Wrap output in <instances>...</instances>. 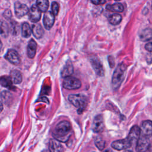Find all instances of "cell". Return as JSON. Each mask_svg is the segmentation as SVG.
<instances>
[{"instance_id":"19","label":"cell","mask_w":152,"mask_h":152,"mask_svg":"<svg viewBox=\"0 0 152 152\" xmlns=\"http://www.w3.org/2000/svg\"><path fill=\"white\" fill-rule=\"evenodd\" d=\"M43 29L40 24L35 23L33 24L31 28V33L35 38L40 39L43 34Z\"/></svg>"},{"instance_id":"12","label":"cell","mask_w":152,"mask_h":152,"mask_svg":"<svg viewBox=\"0 0 152 152\" xmlns=\"http://www.w3.org/2000/svg\"><path fill=\"white\" fill-rule=\"evenodd\" d=\"M41 12L36 5H33L28 12L30 20L35 23L39 21L41 18Z\"/></svg>"},{"instance_id":"2","label":"cell","mask_w":152,"mask_h":152,"mask_svg":"<svg viewBox=\"0 0 152 152\" xmlns=\"http://www.w3.org/2000/svg\"><path fill=\"white\" fill-rule=\"evenodd\" d=\"M126 66L124 64H119L113 72L112 78V87L115 90L119 88L125 77Z\"/></svg>"},{"instance_id":"7","label":"cell","mask_w":152,"mask_h":152,"mask_svg":"<svg viewBox=\"0 0 152 152\" xmlns=\"http://www.w3.org/2000/svg\"><path fill=\"white\" fill-rule=\"evenodd\" d=\"M104 128V122L103 117L102 115H99L96 116L93 122L92 129L94 132H100L103 131Z\"/></svg>"},{"instance_id":"4","label":"cell","mask_w":152,"mask_h":152,"mask_svg":"<svg viewBox=\"0 0 152 152\" xmlns=\"http://www.w3.org/2000/svg\"><path fill=\"white\" fill-rule=\"evenodd\" d=\"M62 86L64 88L68 90H75L79 88L81 86V83L78 79L68 76L65 78Z\"/></svg>"},{"instance_id":"25","label":"cell","mask_w":152,"mask_h":152,"mask_svg":"<svg viewBox=\"0 0 152 152\" xmlns=\"http://www.w3.org/2000/svg\"><path fill=\"white\" fill-rule=\"evenodd\" d=\"M9 27L8 24L3 20H0V35L4 37L8 36Z\"/></svg>"},{"instance_id":"17","label":"cell","mask_w":152,"mask_h":152,"mask_svg":"<svg viewBox=\"0 0 152 152\" xmlns=\"http://www.w3.org/2000/svg\"><path fill=\"white\" fill-rule=\"evenodd\" d=\"M12 81L10 77L7 75H3L0 77V84L10 90H14L15 87L12 84Z\"/></svg>"},{"instance_id":"18","label":"cell","mask_w":152,"mask_h":152,"mask_svg":"<svg viewBox=\"0 0 152 152\" xmlns=\"http://www.w3.org/2000/svg\"><path fill=\"white\" fill-rule=\"evenodd\" d=\"M139 37L142 42H147L152 39V29L147 28L141 30L139 33Z\"/></svg>"},{"instance_id":"33","label":"cell","mask_w":152,"mask_h":152,"mask_svg":"<svg viewBox=\"0 0 152 152\" xmlns=\"http://www.w3.org/2000/svg\"><path fill=\"white\" fill-rule=\"evenodd\" d=\"M2 110H3V105L2 102L0 101V112H1Z\"/></svg>"},{"instance_id":"9","label":"cell","mask_w":152,"mask_h":152,"mask_svg":"<svg viewBox=\"0 0 152 152\" xmlns=\"http://www.w3.org/2000/svg\"><path fill=\"white\" fill-rule=\"evenodd\" d=\"M5 58L14 65H18L20 63V56L14 49H9L5 56Z\"/></svg>"},{"instance_id":"21","label":"cell","mask_w":152,"mask_h":152,"mask_svg":"<svg viewBox=\"0 0 152 152\" xmlns=\"http://www.w3.org/2000/svg\"><path fill=\"white\" fill-rule=\"evenodd\" d=\"M73 72V66L71 62H68L66 64V65L64 66L62 72H61V75L62 77L65 78L68 76H71V75Z\"/></svg>"},{"instance_id":"20","label":"cell","mask_w":152,"mask_h":152,"mask_svg":"<svg viewBox=\"0 0 152 152\" xmlns=\"http://www.w3.org/2000/svg\"><path fill=\"white\" fill-rule=\"evenodd\" d=\"M10 78L12 83L14 84H19L22 81L21 73L17 69H14L11 71Z\"/></svg>"},{"instance_id":"24","label":"cell","mask_w":152,"mask_h":152,"mask_svg":"<svg viewBox=\"0 0 152 152\" xmlns=\"http://www.w3.org/2000/svg\"><path fill=\"white\" fill-rule=\"evenodd\" d=\"M36 6L41 12H46L49 7L48 0H37Z\"/></svg>"},{"instance_id":"37","label":"cell","mask_w":152,"mask_h":152,"mask_svg":"<svg viewBox=\"0 0 152 152\" xmlns=\"http://www.w3.org/2000/svg\"><path fill=\"white\" fill-rule=\"evenodd\" d=\"M124 152H132V151H131L130 150H125Z\"/></svg>"},{"instance_id":"35","label":"cell","mask_w":152,"mask_h":152,"mask_svg":"<svg viewBox=\"0 0 152 152\" xmlns=\"http://www.w3.org/2000/svg\"><path fill=\"white\" fill-rule=\"evenodd\" d=\"M2 46V42H1V40H0V51H1V50Z\"/></svg>"},{"instance_id":"30","label":"cell","mask_w":152,"mask_h":152,"mask_svg":"<svg viewBox=\"0 0 152 152\" xmlns=\"http://www.w3.org/2000/svg\"><path fill=\"white\" fill-rule=\"evenodd\" d=\"M108 61H109L110 68H113L115 66V61H114V58H113V56H109L108 57Z\"/></svg>"},{"instance_id":"3","label":"cell","mask_w":152,"mask_h":152,"mask_svg":"<svg viewBox=\"0 0 152 152\" xmlns=\"http://www.w3.org/2000/svg\"><path fill=\"white\" fill-rule=\"evenodd\" d=\"M68 100L75 107L78 108V112L81 113L87 104V100L86 96L81 94H69L68 96Z\"/></svg>"},{"instance_id":"13","label":"cell","mask_w":152,"mask_h":152,"mask_svg":"<svg viewBox=\"0 0 152 152\" xmlns=\"http://www.w3.org/2000/svg\"><path fill=\"white\" fill-rule=\"evenodd\" d=\"M140 137V128L137 125L133 126L129 132L127 138L131 142L132 145L134 143H136L137 140Z\"/></svg>"},{"instance_id":"34","label":"cell","mask_w":152,"mask_h":152,"mask_svg":"<svg viewBox=\"0 0 152 152\" xmlns=\"http://www.w3.org/2000/svg\"><path fill=\"white\" fill-rule=\"evenodd\" d=\"M103 152H112L110 149H107V150H104Z\"/></svg>"},{"instance_id":"8","label":"cell","mask_w":152,"mask_h":152,"mask_svg":"<svg viewBox=\"0 0 152 152\" xmlns=\"http://www.w3.org/2000/svg\"><path fill=\"white\" fill-rule=\"evenodd\" d=\"M149 145V138L140 136L136 142V151L137 152H145L148 150Z\"/></svg>"},{"instance_id":"27","label":"cell","mask_w":152,"mask_h":152,"mask_svg":"<svg viewBox=\"0 0 152 152\" xmlns=\"http://www.w3.org/2000/svg\"><path fill=\"white\" fill-rule=\"evenodd\" d=\"M1 99L2 101L5 103H10V102L11 101V99L12 97V94L7 91H3L1 93Z\"/></svg>"},{"instance_id":"38","label":"cell","mask_w":152,"mask_h":152,"mask_svg":"<svg viewBox=\"0 0 152 152\" xmlns=\"http://www.w3.org/2000/svg\"><path fill=\"white\" fill-rule=\"evenodd\" d=\"M115 1H119V0H115Z\"/></svg>"},{"instance_id":"14","label":"cell","mask_w":152,"mask_h":152,"mask_svg":"<svg viewBox=\"0 0 152 152\" xmlns=\"http://www.w3.org/2000/svg\"><path fill=\"white\" fill-rule=\"evenodd\" d=\"M43 25L46 29L50 30L55 22V15L51 11L46 12L43 19Z\"/></svg>"},{"instance_id":"16","label":"cell","mask_w":152,"mask_h":152,"mask_svg":"<svg viewBox=\"0 0 152 152\" xmlns=\"http://www.w3.org/2000/svg\"><path fill=\"white\" fill-rule=\"evenodd\" d=\"M37 49V43L33 39H30L28 43L27 48V56L28 58L32 59L35 56Z\"/></svg>"},{"instance_id":"1","label":"cell","mask_w":152,"mask_h":152,"mask_svg":"<svg viewBox=\"0 0 152 152\" xmlns=\"http://www.w3.org/2000/svg\"><path fill=\"white\" fill-rule=\"evenodd\" d=\"M71 125L68 121H61L57 124L55 129L53 136L60 142L67 141L71 135Z\"/></svg>"},{"instance_id":"26","label":"cell","mask_w":152,"mask_h":152,"mask_svg":"<svg viewBox=\"0 0 152 152\" xmlns=\"http://www.w3.org/2000/svg\"><path fill=\"white\" fill-rule=\"evenodd\" d=\"M122 20V16L118 14H113L109 18V23L112 25H117Z\"/></svg>"},{"instance_id":"31","label":"cell","mask_w":152,"mask_h":152,"mask_svg":"<svg viewBox=\"0 0 152 152\" xmlns=\"http://www.w3.org/2000/svg\"><path fill=\"white\" fill-rule=\"evenodd\" d=\"M93 4L94 5H100V4H103L106 2L105 0H91Z\"/></svg>"},{"instance_id":"5","label":"cell","mask_w":152,"mask_h":152,"mask_svg":"<svg viewBox=\"0 0 152 152\" xmlns=\"http://www.w3.org/2000/svg\"><path fill=\"white\" fill-rule=\"evenodd\" d=\"M152 135V121L147 120L143 121L140 128V136L149 138Z\"/></svg>"},{"instance_id":"15","label":"cell","mask_w":152,"mask_h":152,"mask_svg":"<svg viewBox=\"0 0 152 152\" xmlns=\"http://www.w3.org/2000/svg\"><path fill=\"white\" fill-rule=\"evenodd\" d=\"M49 150L50 152H64V148L60 141L55 138L50 140Z\"/></svg>"},{"instance_id":"11","label":"cell","mask_w":152,"mask_h":152,"mask_svg":"<svg viewBox=\"0 0 152 152\" xmlns=\"http://www.w3.org/2000/svg\"><path fill=\"white\" fill-rule=\"evenodd\" d=\"M28 8L25 4L18 1L14 4L15 14L18 18H21L26 15L28 12Z\"/></svg>"},{"instance_id":"22","label":"cell","mask_w":152,"mask_h":152,"mask_svg":"<svg viewBox=\"0 0 152 152\" xmlns=\"http://www.w3.org/2000/svg\"><path fill=\"white\" fill-rule=\"evenodd\" d=\"M106 9L113 11V12H121L124 11V7L123 6V5L121 3H116V4H114L113 5H107L106 7Z\"/></svg>"},{"instance_id":"29","label":"cell","mask_w":152,"mask_h":152,"mask_svg":"<svg viewBox=\"0 0 152 152\" xmlns=\"http://www.w3.org/2000/svg\"><path fill=\"white\" fill-rule=\"evenodd\" d=\"M51 9L52 12L54 14V15H57L59 10V5L58 2H53L51 4Z\"/></svg>"},{"instance_id":"36","label":"cell","mask_w":152,"mask_h":152,"mask_svg":"<svg viewBox=\"0 0 152 152\" xmlns=\"http://www.w3.org/2000/svg\"><path fill=\"white\" fill-rule=\"evenodd\" d=\"M42 152H50V151H49V150H43Z\"/></svg>"},{"instance_id":"6","label":"cell","mask_w":152,"mask_h":152,"mask_svg":"<svg viewBox=\"0 0 152 152\" xmlns=\"http://www.w3.org/2000/svg\"><path fill=\"white\" fill-rule=\"evenodd\" d=\"M111 146L113 148L117 150H122L127 149L132 146L131 142L129 140L126 138L122 140H119L113 141L111 144Z\"/></svg>"},{"instance_id":"10","label":"cell","mask_w":152,"mask_h":152,"mask_svg":"<svg viewBox=\"0 0 152 152\" xmlns=\"http://www.w3.org/2000/svg\"><path fill=\"white\" fill-rule=\"evenodd\" d=\"M90 62L96 74L100 77L103 76L104 74V70L100 61L96 57H93L90 59Z\"/></svg>"},{"instance_id":"28","label":"cell","mask_w":152,"mask_h":152,"mask_svg":"<svg viewBox=\"0 0 152 152\" xmlns=\"http://www.w3.org/2000/svg\"><path fill=\"white\" fill-rule=\"evenodd\" d=\"M94 143L96 146L100 150H103L105 147V141L101 138L97 137L94 141Z\"/></svg>"},{"instance_id":"39","label":"cell","mask_w":152,"mask_h":152,"mask_svg":"<svg viewBox=\"0 0 152 152\" xmlns=\"http://www.w3.org/2000/svg\"><path fill=\"white\" fill-rule=\"evenodd\" d=\"M151 8H152V7H151Z\"/></svg>"},{"instance_id":"32","label":"cell","mask_w":152,"mask_h":152,"mask_svg":"<svg viewBox=\"0 0 152 152\" xmlns=\"http://www.w3.org/2000/svg\"><path fill=\"white\" fill-rule=\"evenodd\" d=\"M145 48L148 52H152V41L147 43L145 46Z\"/></svg>"},{"instance_id":"23","label":"cell","mask_w":152,"mask_h":152,"mask_svg":"<svg viewBox=\"0 0 152 152\" xmlns=\"http://www.w3.org/2000/svg\"><path fill=\"white\" fill-rule=\"evenodd\" d=\"M31 34V28L30 25L27 23L24 22L23 23L21 26V34L23 37L27 38L30 36Z\"/></svg>"}]
</instances>
